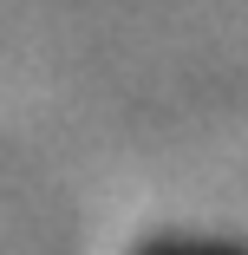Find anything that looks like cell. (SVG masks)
I'll list each match as a JSON object with an SVG mask.
<instances>
[{
    "label": "cell",
    "mask_w": 248,
    "mask_h": 255,
    "mask_svg": "<svg viewBox=\"0 0 248 255\" xmlns=\"http://www.w3.org/2000/svg\"><path fill=\"white\" fill-rule=\"evenodd\" d=\"M144 255H248V249H229V242H151Z\"/></svg>",
    "instance_id": "obj_1"
}]
</instances>
